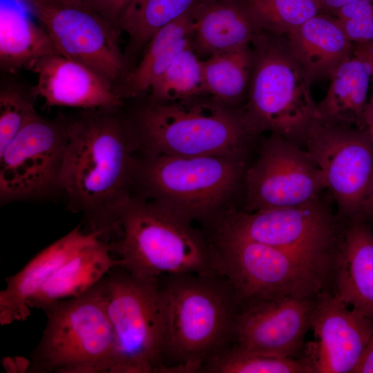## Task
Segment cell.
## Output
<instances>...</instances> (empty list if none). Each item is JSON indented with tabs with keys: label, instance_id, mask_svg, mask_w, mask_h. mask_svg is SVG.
<instances>
[{
	"label": "cell",
	"instance_id": "cell-6",
	"mask_svg": "<svg viewBox=\"0 0 373 373\" xmlns=\"http://www.w3.org/2000/svg\"><path fill=\"white\" fill-rule=\"evenodd\" d=\"M138 141L148 155L240 157L251 135L241 115L219 102H152L137 119Z\"/></svg>",
	"mask_w": 373,
	"mask_h": 373
},
{
	"label": "cell",
	"instance_id": "cell-31",
	"mask_svg": "<svg viewBox=\"0 0 373 373\" xmlns=\"http://www.w3.org/2000/svg\"><path fill=\"white\" fill-rule=\"evenodd\" d=\"M35 112L30 101L14 90L0 94V153Z\"/></svg>",
	"mask_w": 373,
	"mask_h": 373
},
{
	"label": "cell",
	"instance_id": "cell-5",
	"mask_svg": "<svg viewBox=\"0 0 373 373\" xmlns=\"http://www.w3.org/2000/svg\"><path fill=\"white\" fill-rule=\"evenodd\" d=\"M46 324L27 365L32 373H112L114 336L99 283L43 309Z\"/></svg>",
	"mask_w": 373,
	"mask_h": 373
},
{
	"label": "cell",
	"instance_id": "cell-29",
	"mask_svg": "<svg viewBox=\"0 0 373 373\" xmlns=\"http://www.w3.org/2000/svg\"><path fill=\"white\" fill-rule=\"evenodd\" d=\"M217 373H314L304 357H280L242 349L236 345L227 347L202 368Z\"/></svg>",
	"mask_w": 373,
	"mask_h": 373
},
{
	"label": "cell",
	"instance_id": "cell-9",
	"mask_svg": "<svg viewBox=\"0 0 373 373\" xmlns=\"http://www.w3.org/2000/svg\"><path fill=\"white\" fill-rule=\"evenodd\" d=\"M135 169L153 200L191 221L211 213L230 194L245 164L234 156L157 155Z\"/></svg>",
	"mask_w": 373,
	"mask_h": 373
},
{
	"label": "cell",
	"instance_id": "cell-18",
	"mask_svg": "<svg viewBox=\"0 0 373 373\" xmlns=\"http://www.w3.org/2000/svg\"><path fill=\"white\" fill-rule=\"evenodd\" d=\"M98 238L95 231L77 227L35 255L14 275L6 278L0 292V325L25 321L30 314L29 300L70 258Z\"/></svg>",
	"mask_w": 373,
	"mask_h": 373
},
{
	"label": "cell",
	"instance_id": "cell-4",
	"mask_svg": "<svg viewBox=\"0 0 373 373\" xmlns=\"http://www.w3.org/2000/svg\"><path fill=\"white\" fill-rule=\"evenodd\" d=\"M248 99L240 113L251 135L264 131L299 145L316 121L312 82L291 54L285 37L261 30L251 44Z\"/></svg>",
	"mask_w": 373,
	"mask_h": 373
},
{
	"label": "cell",
	"instance_id": "cell-22",
	"mask_svg": "<svg viewBox=\"0 0 373 373\" xmlns=\"http://www.w3.org/2000/svg\"><path fill=\"white\" fill-rule=\"evenodd\" d=\"M109 242L98 238L64 262L29 300L30 308L44 309L50 304L79 296L95 287L112 269L121 265Z\"/></svg>",
	"mask_w": 373,
	"mask_h": 373
},
{
	"label": "cell",
	"instance_id": "cell-28",
	"mask_svg": "<svg viewBox=\"0 0 373 373\" xmlns=\"http://www.w3.org/2000/svg\"><path fill=\"white\" fill-rule=\"evenodd\" d=\"M149 90L153 102L157 103L188 99L208 93L202 61L191 44L176 57Z\"/></svg>",
	"mask_w": 373,
	"mask_h": 373
},
{
	"label": "cell",
	"instance_id": "cell-23",
	"mask_svg": "<svg viewBox=\"0 0 373 373\" xmlns=\"http://www.w3.org/2000/svg\"><path fill=\"white\" fill-rule=\"evenodd\" d=\"M372 69L353 54L333 71L325 97L317 104L316 120L329 125L366 128L367 96Z\"/></svg>",
	"mask_w": 373,
	"mask_h": 373
},
{
	"label": "cell",
	"instance_id": "cell-7",
	"mask_svg": "<svg viewBox=\"0 0 373 373\" xmlns=\"http://www.w3.org/2000/svg\"><path fill=\"white\" fill-rule=\"evenodd\" d=\"M99 285L114 336L112 373L165 372L159 278H138L118 265Z\"/></svg>",
	"mask_w": 373,
	"mask_h": 373
},
{
	"label": "cell",
	"instance_id": "cell-27",
	"mask_svg": "<svg viewBox=\"0 0 373 373\" xmlns=\"http://www.w3.org/2000/svg\"><path fill=\"white\" fill-rule=\"evenodd\" d=\"M198 0H131L117 25L137 48L149 43L160 28L191 11Z\"/></svg>",
	"mask_w": 373,
	"mask_h": 373
},
{
	"label": "cell",
	"instance_id": "cell-20",
	"mask_svg": "<svg viewBox=\"0 0 373 373\" xmlns=\"http://www.w3.org/2000/svg\"><path fill=\"white\" fill-rule=\"evenodd\" d=\"M191 46L212 56L250 44L261 31L243 0H204L193 9Z\"/></svg>",
	"mask_w": 373,
	"mask_h": 373
},
{
	"label": "cell",
	"instance_id": "cell-8",
	"mask_svg": "<svg viewBox=\"0 0 373 373\" xmlns=\"http://www.w3.org/2000/svg\"><path fill=\"white\" fill-rule=\"evenodd\" d=\"M216 269L242 305L287 297H312L322 290L327 266L284 250L218 233Z\"/></svg>",
	"mask_w": 373,
	"mask_h": 373
},
{
	"label": "cell",
	"instance_id": "cell-39",
	"mask_svg": "<svg viewBox=\"0 0 373 373\" xmlns=\"http://www.w3.org/2000/svg\"><path fill=\"white\" fill-rule=\"evenodd\" d=\"M58 3L68 5H82L85 0H54Z\"/></svg>",
	"mask_w": 373,
	"mask_h": 373
},
{
	"label": "cell",
	"instance_id": "cell-38",
	"mask_svg": "<svg viewBox=\"0 0 373 373\" xmlns=\"http://www.w3.org/2000/svg\"><path fill=\"white\" fill-rule=\"evenodd\" d=\"M367 218L373 219V183L362 211V219Z\"/></svg>",
	"mask_w": 373,
	"mask_h": 373
},
{
	"label": "cell",
	"instance_id": "cell-25",
	"mask_svg": "<svg viewBox=\"0 0 373 373\" xmlns=\"http://www.w3.org/2000/svg\"><path fill=\"white\" fill-rule=\"evenodd\" d=\"M193 9L154 34L146 44L142 60L126 75L121 96L135 97L149 90L176 57L191 44Z\"/></svg>",
	"mask_w": 373,
	"mask_h": 373
},
{
	"label": "cell",
	"instance_id": "cell-13",
	"mask_svg": "<svg viewBox=\"0 0 373 373\" xmlns=\"http://www.w3.org/2000/svg\"><path fill=\"white\" fill-rule=\"evenodd\" d=\"M245 180L248 212L306 204L320 199L326 189L306 150L275 133L262 144Z\"/></svg>",
	"mask_w": 373,
	"mask_h": 373
},
{
	"label": "cell",
	"instance_id": "cell-10",
	"mask_svg": "<svg viewBox=\"0 0 373 373\" xmlns=\"http://www.w3.org/2000/svg\"><path fill=\"white\" fill-rule=\"evenodd\" d=\"M341 231L336 217L318 199L291 207L231 211L218 232L265 244L327 267Z\"/></svg>",
	"mask_w": 373,
	"mask_h": 373
},
{
	"label": "cell",
	"instance_id": "cell-37",
	"mask_svg": "<svg viewBox=\"0 0 373 373\" xmlns=\"http://www.w3.org/2000/svg\"><path fill=\"white\" fill-rule=\"evenodd\" d=\"M365 124L366 128L373 140V92L365 111Z\"/></svg>",
	"mask_w": 373,
	"mask_h": 373
},
{
	"label": "cell",
	"instance_id": "cell-17",
	"mask_svg": "<svg viewBox=\"0 0 373 373\" xmlns=\"http://www.w3.org/2000/svg\"><path fill=\"white\" fill-rule=\"evenodd\" d=\"M37 74L33 94L48 106L109 109L122 104L112 83L88 68L57 52L39 60L32 70Z\"/></svg>",
	"mask_w": 373,
	"mask_h": 373
},
{
	"label": "cell",
	"instance_id": "cell-34",
	"mask_svg": "<svg viewBox=\"0 0 373 373\" xmlns=\"http://www.w3.org/2000/svg\"><path fill=\"white\" fill-rule=\"evenodd\" d=\"M353 373H373V334Z\"/></svg>",
	"mask_w": 373,
	"mask_h": 373
},
{
	"label": "cell",
	"instance_id": "cell-24",
	"mask_svg": "<svg viewBox=\"0 0 373 373\" xmlns=\"http://www.w3.org/2000/svg\"><path fill=\"white\" fill-rule=\"evenodd\" d=\"M31 16L25 0H1L0 65L2 70L10 73L32 70L39 60L56 52L45 28L37 25Z\"/></svg>",
	"mask_w": 373,
	"mask_h": 373
},
{
	"label": "cell",
	"instance_id": "cell-3",
	"mask_svg": "<svg viewBox=\"0 0 373 373\" xmlns=\"http://www.w3.org/2000/svg\"><path fill=\"white\" fill-rule=\"evenodd\" d=\"M115 219L121 236L109 242L121 267L142 278L166 275L220 274L213 247L180 216L159 202L126 195L117 204Z\"/></svg>",
	"mask_w": 373,
	"mask_h": 373
},
{
	"label": "cell",
	"instance_id": "cell-15",
	"mask_svg": "<svg viewBox=\"0 0 373 373\" xmlns=\"http://www.w3.org/2000/svg\"><path fill=\"white\" fill-rule=\"evenodd\" d=\"M310 329L314 341L305 358L314 373H353L373 334V319L322 289L314 296Z\"/></svg>",
	"mask_w": 373,
	"mask_h": 373
},
{
	"label": "cell",
	"instance_id": "cell-36",
	"mask_svg": "<svg viewBox=\"0 0 373 373\" xmlns=\"http://www.w3.org/2000/svg\"><path fill=\"white\" fill-rule=\"evenodd\" d=\"M359 0H320L323 12L332 14L340 8Z\"/></svg>",
	"mask_w": 373,
	"mask_h": 373
},
{
	"label": "cell",
	"instance_id": "cell-11",
	"mask_svg": "<svg viewBox=\"0 0 373 373\" xmlns=\"http://www.w3.org/2000/svg\"><path fill=\"white\" fill-rule=\"evenodd\" d=\"M321 170L338 208V216L362 219L373 183V140L367 128L316 121L303 142Z\"/></svg>",
	"mask_w": 373,
	"mask_h": 373
},
{
	"label": "cell",
	"instance_id": "cell-16",
	"mask_svg": "<svg viewBox=\"0 0 373 373\" xmlns=\"http://www.w3.org/2000/svg\"><path fill=\"white\" fill-rule=\"evenodd\" d=\"M314 296L242 305L236 322L234 345L268 355L294 357L303 347L310 329Z\"/></svg>",
	"mask_w": 373,
	"mask_h": 373
},
{
	"label": "cell",
	"instance_id": "cell-26",
	"mask_svg": "<svg viewBox=\"0 0 373 373\" xmlns=\"http://www.w3.org/2000/svg\"><path fill=\"white\" fill-rule=\"evenodd\" d=\"M253 65L251 44L202 61L208 93L218 101L240 102L248 93Z\"/></svg>",
	"mask_w": 373,
	"mask_h": 373
},
{
	"label": "cell",
	"instance_id": "cell-30",
	"mask_svg": "<svg viewBox=\"0 0 373 373\" xmlns=\"http://www.w3.org/2000/svg\"><path fill=\"white\" fill-rule=\"evenodd\" d=\"M262 31L285 37L323 12L320 0H243Z\"/></svg>",
	"mask_w": 373,
	"mask_h": 373
},
{
	"label": "cell",
	"instance_id": "cell-21",
	"mask_svg": "<svg viewBox=\"0 0 373 373\" xmlns=\"http://www.w3.org/2000/svg\"><path fill=\"white\" fill-rule=\"evenodd\" d=\"M288 48L313 82L329 77L353 54L354 44L337 19L320 12L285 36Z\"/></svg>",
	"mask_w": 373,
	"mask_h": 373
},
{
	"label": "cell",
	"instance_id": "cell-19",
	"mask_svg": "<svg viewBox=\"0 0 373 373\" xmlns=\"http://www.w3.org/2000/svg\"><path fill=\"white\" fill-rule=\"evenodd\" d=\"M341 231L333 259L334 294L373 319V231L363 219L349 220Z\"/></svg>",
	"mask_w": 373,
	"mask_h": 373
},
{
	"label": "cell",
	"instance_id": "cell-1",
	"mask_svg": "<svg viewBox=\"0 0 373 373\" xmlns=\"http://www.w3.org/2000/svg\"><path fill=\"white\" fill-rule=\"evenodd\" d=\"M160 282L165 372H195L233 341L241 307L220 274L163 276Z\"/></svg>",
	"mask_w": 373,
	"mask_h": 373
},
{
	"label": "cell",
	"instance_id": "cell-32",
	"mask_svg": "<svg viewBox=\"0 0 373 373\" xmlns=\"http://www.w3.org/2000/svg\"><path fill=\"white\" fill-rule=\"evenodd\" d=\"M354 44L373 41V0H359L332 13Z\"/></svg>",
	"mask_w": 373,
	"mask_h": 373
},
{
	"label": "cell",
	"instance_id": "cell-14",
	"mask_svg": "<svg viewBox=\"0 0 373 373\" xmlns=\"http://www.w3.org/2000/svg\"><path fill=\"white\" fill-rule=\"evenodd\" d=\"M66 143V127L35 111L0 153L1 198H30L59 186Z\"/></svg>",
	"mask_w": 373,
	"mask_h": 373
},
{
	"label": "cell",
	"instance_id": "cell-12",
	"mask_svg": "<svg viewBox=\"0 0 373 373\" xmlns=\"http://www.w3.org/2000/svg\"><path fill=\"white\" fill-rule=\"evenodd\" d=\"M50 36L56 52L90 68L112 84L125 62L115 25L84 5L25 0Z\"/></svg>",
	"mask_w": 373,
	"mask_h": 373
},
{
	"label": "cell",
	"instance_id": "cell-2",
	"mask_svg": "<svg viewBox=\"0 0 373 373\" xmlns=\"http://www.w3.org/2000/svg\"><path fill=\"white\" fill-rule=\"evenodd\" d=\"M66 135L59 186L90 215L92 231L104 239L117 228L115 210L135 171L133 138L106 115L78 119L66 126Z\"/></svg>",
	"mask_w": 373,
	"mask_h": 373
},
{
	"label": "cell",
	"instance_id": "cell-35",
	"mask_svg": "<svg viewBox=\"0 0 373 373\" xmlns=\"http://www.w3.org/2000/svg\"><path fill=\"white\" fill-rule=\"evenodd\" d=\"M353 52L368 61L373 72V41L365 44H354Z\"/></svg>",
	"mask_w": 373,
	"mask_h": 373
},
{
	"label": "cell",
	"instance_id": "cell-40",
	"mask_svg": "<svg viewBox=\"0 0 373 373\" xmlns=\"http://www.w3.org/2000/svg\"><path fill=\"white\" fill-rule=\"evenodd\" d=\"M372 77H373V72H372Z\"/></svg>",
	"mask_w": 373,
	"mask_h": 373
},
{
	"label": "cell",
	"instance_id": "cell-33",
	"mask_svg": "<svg viewBox=\"0 0 373 373\" xmlns=\"http://www.w3.org/2000/svg\"><path fill=\"white\" fill-rule=\"evenodd\" d=\"M131 0H85L82 5L99 14L115 26Z\"/></svg>",
	"mask_w": 373,
	"mask_h": 373
}]
</instances>
